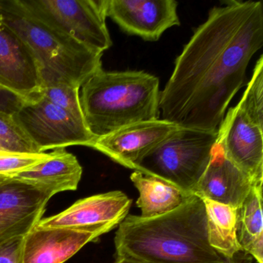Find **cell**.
Listing matches in <instances>:
<instances>
[{
	"mask_svg": "<svg viewBox=\"0 0 263 263\" xmlns=\"http://www.w3.org/2000/svg\"><path fill=\"white\" fill-rule=\"evenodd\" d=\"M263 46V4L228 1L209 11L177 58L160 93L161 119L184 128L218 132Z\"/></svg>",
	"mask_w": 263,
	"mask_h": 263,
	"instance_id": "1",
	"label": "cell"
},
{
	"mask_svg": "<svg viewBox=\"0 0 263 263\" xmlns=\"http://www.w3.org/2000/svg\"><path fill=\"white\" fill-rule=\"evenodd\" d=\"M115 257L143 263H230L209 243L204 202L189 197L152 218L127 215L115 235Z\"/></svg>",
	"mask_w": 263,
	"mask_h": 263,
	"instance_id": "2",
	"label": "cell"
},
{
	"mask_svg": "<svg viewBox=\"0 0 263 263\" xmlns=\"http://www.w3.org/2000/svg\"><path fill=\"white\" fill-rule=\"evenodd\" d=\"M159 86L157 77L144 71L100 69L81 87L89 132L101 138L130 124L159 119Z\"/></svg>",
	"mask_w": 263,
	"mask_h": 263,
	"instance_id": "3",
	"label": "cell"
},
{
	"mask_svg": "<svg viewBox=\"0 0 263 263\" xmlns=\"http://www.w3.org/2000/svg\"><path fill=\"white\" fill-rule=\"evenodd\" d=\"M0 18L33 53L41 70L43 87L64 84L80 89L102 68V53L43 21L22 0H0Z\"/></svg>",
	"mask_w": 263,
	"mask_h": 263,
	"instance_id": "4",
	"label": "cell"
},
{
	"mask_svg": "<svg viewBox=\"0 0 263 263\" xmlns=\"http://www.w3.org/2000/svg\"><path fill=\"white\" fill-rule=\"evenodd\" d=\"M218 136V132L180 127L147 153L135 171L161 178L192 194L209 165Z\"/></svg>",
	"mask_w": 263,
	"mask_h": 263,
	"instance_id": "5",
	"label": "cell"
},
{
	"mask_svg": "<svg viewBox=\"0 0 263 263\" xmlns=\"http://www.w3.org/2000/svg\"><path fill=\"white\" fill-rule=\"evenodd\" d=\"M36 16L86 47L104 53L113 42L106 24L105 0H22Z\"/></svg>",
	"mask_w": 263,
	"mask_h": 263,
	"instance_id": "6",
	"label": "cell"
},
{
	"mask_svg": "<svg viewBox=\"0 0 263 263\" xmlns=\"http://www.w3.org/2000/svg\"><path fill=\"white\" fill-rule=\"evenodd\" d=\"M13 117L41 153L71 145L91 147L97 139L85 123L49 102L41 95L27 100Z\"/></svg>",
	"mask_w": 263,
	"mask_h": 263,
	"instance_id": "7",
	"label": "cell"
},
{
	"mask_svg": "<svg viewBox=\"0 0 263 263\" xmlns=\"http://www.w3.org/2000/svg\"><path fill=\"white\" fill-rule=\"evenodd\" d=\"M132 200L121 191L92 195L64 212L41 219L39 228H66L95 234L99 238L118 227L129 215Z\"/></svg>",
	"mask_w": 263,
	"mask_h": 263,
	"instance_id": "8",
	"label": "cell"
},
{
	"mask_svg": "<svg viewBox=\"0 0 263 263\" xmlns=\"http://www.w3.org/2000/svg\"><path fill=\"white\" fill-rule=\"evenodd\" d=\"M53 195L13 178L0 182V245L24 238L34 229Z\"/></svg>",
	"mask_w": 263,
	"mask_h": 263,
	"instance_id": "9",
	"label": "cell"
},
{
	"mask_svg": "<svg viewBox=\"0 0 263 263\" xmlns=\"http://www.w3.org/2000/svg\"><path fill=\"white\" fill-rule=\"evenodd\" d=\"M175 0H105L106 15L124 33L155 42L180 26Z\"/></svg>",
	"mask_w": 263,
	"mask_h": 263,
	"instance_id": "10",
	"label": "cell"
},
{
	"mask_svg": "<svg viewBox=\"0 0 263 263\" xmlns=\"http://www.w3.org/2000/svg\"><path fill=\"white\" fill-rule=\"evenodd\" d=\"M179 128L160 118L141 121L97 138L91 147L118 164L135 170L147 153Z\"/></svg>",
	"mask_w": 263,
	"mask_h": 263,
	"instance_id": "11",
	"label": "cell"
},
{
	"mask_svg": "<svg viewBox=\"0 0 263 263\" xmlns=\"http://www.w3.org/2000/svg\"><path fill=\"white\" fill-rule=\"evenodd\" d=\"M218 132L227 158L255 182L263 181V127L237 104L226 112Z\"/></svg>",
	"mask_w": 263,
	"mask_h": 263,
	"instance_id": "12",
	"label": "cell"
},
{
	"mask_svg": "<svg viewBox=\"0 0 263 263\" xmlns=\"http://www.w3.org/2000/svg\"><path fill=\"white\" fill-rule=\"evenodd\" d=\"M0 86L30 100L41 95L37 61L19 36L0 18Z\"/></svg>",
	"mask_w": 263,
	"mask_h": 263,
	"instance_id": "13",
	"label": "cell"
},
{
	"mask_svg": "<svg viewBox=\"0 0 263 263\" xmlns=\"http://www.w3.org/2000/svg\"><path fill=\"white\" fill-rule=\"evenodd\" d=\"M256 183L260 182H255L227 158L218 136L209 165L192 193L201 199L238 209Z\"/></svg>",
	"mask_w": 263,
	"mask_h": 263,
	"instance_id": "14",
	"label": "cell"
},
{
	"mask_svg": "<svg viewBox=\"0 0 263 263\" xmlns=\"http://www.w3.org/2000/svg\"><path fill=\"white\" fill-rule=\"evenodd\" d=\"M98 238L84 231L36 226L23 239L21 263H64Z\"/></svg>",
	"mask_w": 263,
	"mask_h": 263,
	"instance_id": "15",
	"label": "cell"
},
{
	"mask_svg": "<svg viewBox=\"0 0 263 263\" xmlns=\"http://www.w3.org/2000/svg\"><path fill=\"white\" fill-rule=\"evenodd\" d=\"M83 168L78 158L65 148L55 149L42 162L12 177L53 195L75 191L82 177Z\"/></svg>",
	"mask_w": 263,
	"mask_h": 263,
	"instance_id": "16",
	"label": "cell"
},
{
	"mask_svg": "<svg viewBox=\"0 0 263 263\" xmlns=\"http://www.w3.org/2000/svg\"><path fill=\"white\" fill-rule=\"evenodd\" d=\"M130 178L139 192L136 204L141 209L140 216L143 218H152L172 212L192 195L161 178L138 171H134Z\"/></svg>",
	"mask_w": 263,
	"mask_h": 263,
	"instance_id": "17",
	"label": "cell"
},
{
	"mask_svg": "<svg viewBox=\"0 0 263 263\" xmlns=\"http://www.w3.org/2000/svg\"><path fill=\"white\" fill-rule=\"evenodd\" d=\"M205 209L208 240L211 247L229 261L241 252L237 237L238 209L201 199Z\"/></svg>",
	"mask_w": 263,
	"mask_h": 263,
	"instance_id": "18",
	"label": "cell"
},
{
	"mask_svg": "<svg viewBox=\"0 0 263 263\" xmlns=\"http://www.w3.org/2000/svg\"><path fill=\"white\" fill-rule=\"evenodd\" d=\"M262 184H254L237 215V237L241 252L258 263H263Z\"/></svg>",
	"mask_w": 263,
	"mask_h": 263,
	"instance_id": "19",
	"label": "cell"
},
{
	"mask_svg": "<svg viewBox=\"0 0 263 263\" xmlns=\"http://www.w3.org/2000/svg\"><path fill=\"white\" fill-rule=\"evenodd\" d=\"M0 152L41 153L14 117L2 113H0Z\"/></svg>",
	"mask_w": 263,
	"mask_h": 263,
	"instance_id": "20",
	"label": "cell"
},
{
	"mask_svg": "<svg viewBox=\"0 0 263 263\" xmlns=\"http://www.w3.org/2000/svg\"><path fill=\"white\" fill-rule=\"evenodd\" d=\"M238 104L254 123L263 127L262 55L257 61L252 78Z\"/></svg>",
	"mask_w": 263,
	"mask_h": 263,
	"instance_id": "21",
	"label": "cell"
},
{
	"mask_svg": "<svg viewBox=\"0 0 263 263\" xmlns=\"http://www.w3.org/2000/svg\"><path fill=\"white\" fill-rule=\"evenodd\" d=\"M41 95L57 107L84 122L80 103L79 88L64 84H55L43 87Z\"/></svg>",
	"mask_w": 263,
	"mask_h": 263,
	"instance_id": "22",
	"label": "cell"
},
{
	"mask_svg": "<svg viewBox=\"0 0 263 263\" xmlns=\"http://www.w3.org/2000/svg\"><path fill=\"white\" fill-rule=\"evenodd\" d=\"M50 153L16 154L0 153V175L12 178L20 172L42 162Z\"/></svg>",
	"mask_w": 263,
	"mask_h": 263,
	"instance_id": "23",
	"label": "cell"
},
{
	"mask_svg": "<svg viewBox=\"0 0 263 263\" xmlns=\"http://www.w3.org/2000/svg\"><path fill=\"white\" fill-rule=\"evenodd\" d=\"M27 100L9 89L0 86V113L13 116Z\"/></svg>",
	"mask_w": 263,
	"mask_h": 263,
	"instance_id": "24",
	"label": "cell"
},
{
	"mask_svg": "<svg viewBox=\"0 0 263 263\" xmlns=\"http://www.w3.org/2000/svg\"><path fill=\"white\" fill-rule=\"evenodd\" d=\"M23 239L13 238L0 245V263H21Z\"/></svg>",
	"mask_w": 263,
	"mask_h": 263,
	"instance_id": "25",
	"label": "cell"
},
{
	"mask_svg": "<svg viewBox=\"0 0 263 263\" xmlns=\"http://www.w3.org/2000/svg\"><path fill=\"white\" fill-rule=\"evenodd\" d=\"M113 263H143L141 261H135V260L130 259L128 258H124V257H115V261Z\"/></svg>",
	"mask_w": 263,
	"mask_h": 263,
	"instance_id": "26",
	"label": "cell"
},
{
	"mask_svg": "<svg viewBox=\"0 0 263 263\" xmlns=\"http://www.w3.org/2000/svg\"><path fill=\"white\" fill-rule=\"evenodd\" d=\"M7 177L2 176V175H0V182H2L4 180L7 179Z\"/></svg>",
	"mask_w": 263,
	"mask_h": 263,
	"instance_id": "27",
	"label": "cell"
},
{
	"mask_svg": "<svg viewBox=\"0 0 263 263\" xmlns=\"http://www.w3.org/2000/svg\"><path fill=\"white\" fill-rule=\"evenodd\" d=\"M230 263H238V261H236V260L233 259V260H232V261H231Z\"/></svg>",
	"mask_w": 263,
	"mask_h": 263,
	"instance_id": "28",
	"label": "cell"
},
{
	"mask_svg": "<svg viewBox=\"0 0 263 263\" xmlns=\"http://www.w3.org/2000/svg\"><path fill=\"white\" fill-rule=\"evenodd\" d=\"M0 153H4V152H0Z\"/></svg>",
	"mask_w": 263,
	"mask_h": 263,
	"instance_id": "29",
	"label": "cell"
}]
</instances>
